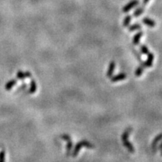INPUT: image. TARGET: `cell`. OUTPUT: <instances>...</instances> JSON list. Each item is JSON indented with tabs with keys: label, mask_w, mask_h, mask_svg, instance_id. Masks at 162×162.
<instances>
[{
	"label": "cell",
	"mask_w": 162,
	"mask_h": 162,
	"mask_svg": "<svg viewBox=\"0 0 162 162\" xmlns=\"http://www.w3.org/2000/svg\"><path fill=\"white\" fill-rule=\"evenodd\" d=\"M146 55H147V59L145 62H143V64H144V65H145V67L150 68V67H152V65L153 60H154V55H153L152 52H148Z\"/></svg>",
	"instance_id": "cell-7"
},
{
	"label": "cell",
	"mask_w": 162,
	"mask_h": 162,
	"mask_svg": "<svg viewBox=\"0 0 162 162\" xmlns=\"http://www.w3.org/2000/svg\"><path fill=\"white\" fill-rule=\"evenodd\" d=\"M158 148L160 150V151H161V150H162V142H160V145H159Z\"/></svg>",
	"instance_id": "cell-21"
},
{
	"label": "cell",
	"mask_w": 162,
	"mask_h": 162,
	"mask_svg": "<svg viewBox=\"0 0 162 162\" xmlns=\"http://www.w3.org/2000/svg\"><path fill=\"white\" fill-rule=\"evenodd\" d=\"M140 51L142 54H147L149 51H148V47L146 45H141L140 46Z\"/></svg>",
	"instance_id": "cell-18"
},
{
	"label": "cell",
	"mask_w": 162,
	"mask_h": 162,
	"mask_svg": "<svg viewBox=\"0 0 162 162\" xmlns=\"http://www.w3.org/2000/svg\"><path fill=\"white\" fill-rule=\"evenodd\" d=\"M36 90H37V84L34 80H32L31 82H30V88L28 90V93L33 94V93L35 92Z\"/></svg>",
	"instance_id": "cell-13"
},
{
	"label": "cell",
	"mask_w": 162,
	"mask_h": 162,
	"mask_svg": "<svg viewBox=\"0 0 162 162\" xmlns=\"http://www.w3.org/2000/svg\"><path fill=\"white\" fill-rule=\"evenodd\" d=\"M162 140V133L160 134L157 135V136L154 137V139L153 140L152 142V148L153 151H155L157 149V144L158 142H159L160 140Z\"/></svg>",
	"instance_id": "cell-9"
},
{
	"label": "cell",
	"mask_w": 162,
	"mask_h": 162,
	"mask_svg": "<svg viewBox=\"0 0 162 162\" xmlns=\"http://www.w3.org/2000/svg\"><path fill=\"white\" fill-rule=\"evenodd\" d=\"M16 84V80H15V79L10 80H9L8 82L5 84L4 88H5V89L7 90V91H10V90L11 89V88H13Z\"/></svg>",
	"instance_id": "cell-12"
},
{
	"label": "cell",
	"mask_w": 162,
	"mask_h": 162,
	"mask_svg": "<svg viewBox=\"0 0 162 162\" xmlns=\"http://www.w3.org/2000/svg\"><path fill=\"white\" fill-rule=\"evenodd\" d=\"M141 28H142V26H141L139 23L136 22V23L133 24V25L129 27V32H134L135 31V30L141 29Z\"/></svg>",
	"instance_id": "cell-15"
},
{
	"label": "cell",
	"mask_w": 162,
	"mask_h": 162,
	"mask_svg": "<svg viewBox=\"0 0 162 162\" xmlns=\"http://www.w3.org/2000/svg\"><path fill=\"white\" fill-rule=\"evenodd\" d=\"M139 4H140L139 0H131V1L129 2L127 4H125V5L122 8V11L124 12V13H127L129 10H131L132 8H134V7L137 6Z\"/></svg>",
	"instance_id": "cell-3"
},
{
	"label": "cell",
	"mask_w": 162,
	"mask_h": 162,
	"mask_svg": "<svg viewBox=\"0 0 162 162\" xmlns=\"http://www.w3.org/2000/svg\"><path fill=\"white\" fill-rule=\"evenodd\" d=\"M4 158H5V152L4 150L0 152V162H4Z\"/></svg>",
	"instance_id": "cell-19"
},
{
	"label": "cell",
	"mask_w": 162,
	"mask_h": 162,
	"mask_svg": "<svg viewBox=\"0 0 162 162\" xmlns=\"http://www.w3.org/2000/svg\"><path fill=\"white\" fill-rule=\"evenodd\" d=\"M144 12V8L143 7H139L138 8H136V10L134 12V16H139L142 14Z\"/></svg>",
	"instance_id": "cell-17"
},
{
	"label": "cell",
	"mask_w": 162,
	"mask_h": 162,
	"mask_svg": "<svg viewBox=\"0 0 162 162\" xmlns=\"http://www.w3.org/2000/svg\"><path fill=\"white\" fill-rule=\"evenodd\" d=\"M32 76V74L29 71H26L23 72L22 70H18L16 73V78L18 80H22L26 79V78H30Z\"/></svg>",
	"instance_id": "cell-5"
},
{
	"label": "cell",
	"mask_w": 162,
	"mask_h": 162,
	"mask_svg": "<svg viewBox=\"0 0 162 162\" xmlns=\"http://www.w3.org/2000/svg\"><path fill=\"white\" fill-rule=\"evenodd\" d=\"M116 68V62L114 61H112L109 64V68H108L107 72H106V76L108 77H111L112 76V74H113L114 70Z\"/></svg>",
	"instance_id": "cell-10"
},
{
	"label": "cell",
	"mask_w": 162,
	"mask_h": 162,
	"mask_svg": "<svg viewBox=\"0 0 162 162\" xmlns=\"http://www.w3.org/2000/svg\"><path fill=\"white\" fill-rule=\"evenodd\" d=\"M131 130L132 129L130 128H128L126 129V130L123 132V134H122V142L123 146H124V147H126V148H128V150L130 153H134L135 152L134 148L132 144L130 143L128 141V140L129 134H130Z\"/></svg>",
	"instance_id": "cell-1"
},
{
	"label": "cell",
	"mask_w": 162,
	"mask_h": 162,
	"mask_svg": "<svg viewBox=\"0 0 162 162\" xmlns=\"http://www.w3.org/2000/svg\"><path fill=\"white\" fill-rule=\"evenodd\" d=\"M143 35V32H138L133 38V44L134 45H138L140 44V40L142 36Z\"/></svg>",
	"instance_id": "cell-11"
},
{
	"label": "cell",
	"mask_w": 162,
	"mask_h": 162,
	"mask_svg": "<svg viewBox=\"0 0 162 162\" xmlns=\"http://www.w3.org/2000/svg\"><path fill=\"white\" fill-rule=\"evenodd\" d=\"M61 138L64 140L67 141V146H66V148H67V155L68 156L70 154V151H71L72 146H73V142L70 140V136L68 134H62L61 136Z\"/></svg>",
	"instance_id": "cell-4"
},
{
	"label": "cell",
	"mask_w": 162,
	"mask_h": 162,
	"mask_svg": "<svg viewBox=\"0 0 162 162\" xmlns=\"http://www.w3.org/2000/svg\"><path fill=\"white\" fill-rule=\"evenodd\" d=\"M82 147H86V148H94V146L93 145L92 143H91V142H89L87 140L80 141V142H77L76 145L75 146L74 150L73 152H72V156H73V157H76Z\"/></svg>",
	"instance_id": "cell-2"
},
{
	"label": "cell",
	"mask_w": 162,
	"mask_h": 162,
	"mask_svg": "<svg viewBox=\"0 0 162 162\" xmlns=\"http://www.w3.org/2000/svg\"><path fill=\"white\" fill-rule=\"evenodd\" d=\"M160 154H161V155H162V150H161V152H160Z\"/></svg>",
	"instance_id": "cell-22"
},
{
	"label": "cell",
	"mask_w": 162,
	"mask_h": 162,
	"mask_svg": "<svg viewBox=\"0 0 162 162\" xmlns=\"http://www.w3.org/2000/svg\"><path fill=\"white\" fill-rule=\"evenodd\" d=\"M126 76H127V74L125 73H120L116 75V76H111L110 80L111 82H118V81H121V80H124V79H126Z\"/></svg>",
	"instance_id": "cell-6"
},
{
	"label": "cell",
	"mask_w": 162,
	"mask_h": 162,
	"mask_svg": "<svg viewBox=\"0 0 162 162\" xmlns=\"http://www.w3.org/2000/svg\"><path fill=\"white\" fill-rule=\"evenodd\" d=\"M130 20H131V16H130V15H127V16L124 17V20H123V26L124 27L128 26V25L130 24Z\"/></svg>",
	"instance_id": "cell-16"
},
{
	"label": "cell",
	"mask_w": 162,
	"mask_h": 162,
	"mask_svg": "<svg viewBox=\"0 0 162 162\" xmlns=\"http://www.w3.org/2000/svg\"><path fill=\"white\" fill-rule=\"evenodd\" d=\"M149 1L150 0H142V4H143V5H146Z\"/></svg>",
	"instance_id": "cell-20"
},
{
	"label": "cell",
	"mask_w": 162,
	"mask_h": 162,
	"mask_svg": "<svg viewBox=\"0 0 162 162\" xmlns=\"http://www.w3.org/2000/svg\"><path fill=\"white\" fill-rule=\"evenodd\" d=\"M140 65L139 66V67L136 68V70H135V75H136V76H140L142 75V72H143L144 69H145V65H144L143 62H140Z\"/></svg>",
	"instance_id": "cell-14"
},
{
	"label": "cell",
	"mask_w": 162,
	"mask_h": 162,
	"mask_svg": "<svg viewBox=\"0 0 162 162\" xmlns=\"http://www.w3.org/2000/svg\"><path fill=\"white\" fill-rule=\"evenodd\" d=\"M142 22H143L146 26H148V27H154L156 25L155 22H154L153 20L150 19V18L147 17V16L142 18Z\"/></svg>",
	"instance_id": "cell-8"
}]
</instances>
